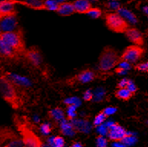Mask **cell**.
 Instances as JSON below:
<instances>
[{"instance_id":"1","label":"cell","mask_w":148,"mask_h":147,"mask_svg":"<svg viewBox=\"0 0 148 147\" xmlns=\"http://www.w3.org/2000/svg\"><path fill=\"white\" fill-rule=\"evenodd\" d=\"M13 122L24 146L44 147L42 141L32 129L30 122L25 116L15 114L13 116Z\"/></svg>"},{"instance_id":"2","label":"cell","mask_w":148,"mask_h":147,"mask_svg":"<svg viewBox=\"0 0 148 147\" xmlns=\"http://www.w3.org/2000/svg\"><path fill=\"white\" fill-rule=\"evenodd\" d=\"M0 94L14 110H19L23 106V100L19 94L18 88L12 83L3 72L0 73Z\"/></svg>"},{"instance_id":"3","label":"cell","mask_w":148,"mask_h":147,"mask_svg":"<svg viewBox=\"0 0 148 147\" xmlns=\"http://www.w3.org/2000/svg\"><path fill=\"white\" fill-rule=\"evenodd\" d=\"M0 38L9 44L17 55L24 56L26 48L24 34L22 29H18L12 31L2 32L0 34Z\"/></svg>"},{"instance_id":"4","label":"cell","mask_w":148,"mask_h":147,"mask_svg":"<svg viewBox=\"0 0 148 147\" xmlns=\"http://www.w3.org/2000/svg\"><path fill=\"white\" fill-rule=\"evenodd\" d=\"M99 68L102 71H108L117 65L120 62L118 53L110 46L105 47L99 56Z\"/></svg>"},{"instance_id":"5","label":"cell","mask_w":148,"mask_h":147,"mask_svg":"<svg viewBox=\"0 0 148 147\" xmlns=\"http://www.w3.org/2000/svg\"><path fill=\"white\" fill-rule=\"evenodd\" d=\"M0 146L2 147H23L19 135L11 127L0 126Z\"/></svg>"},{"instance_id":"6","label":"cell","mask_w":148,"mask_h":147,"mask_svg":"<svg viewBox=\"0 0 148 147\" xmlns=\"http://www.w3.org/2000/svg\"><path fill=\"white\" fill-rule=\"evenodd\" d=\"M105 22L111 31L116 33H125L129 29L128 22L117 12H111L105 16Z\"/></svg>"},{"instance_id":"7","label":"cell","mask_w":148,"mask_h":147,"mask_svg":"<svg viewBox=\"0 0 148 147\" xmlns=\"http://www.w3.org/2000/svg\"><path fill=\"white\" fill-rule=\"evenodd\" d=\"M144 49L137 45H130L125 49L120 57V62H127V63H134L143 57Z\"/></svg>"},{"instance_id":"8","label":"cell","mask_w":148,"mask_h":147,"mask_svg":"<svg viewBox=\"0 0 148 147\" xmlns=\"http://www.w3.org/2000/svg\"><path fill=\"white\" fill-rule=\"evenodd\" d=\"M108 135L111 140L114 141L116 143V142H121L126 136H127L128 133L125 130V129L117 123H113L108 128Z\"/></svg>"},{"instance_id":"9","label":"cell","mask_w":148,"mask_h":147,"mask_svg":"<svg viewBox=\"0 0 148 147\" xmlns=\"http://www.w3.org/2000/svg\"><path fill=\"white\" fill-rule=\"evenodd\" d=\"M24 57L34 67H39L42 62V57L40 51L36 47H31L26 49Z\"/></svg>"},{"instance_id":"10","label":"cell","mask_w":148,"mask_h":147,"mask_svg":"<svg viewBox=\"0 0 148 147\" xmlns=\"http://www.w3.org/2000/svg\"><path fill=\"white\" fill-rule=\"evenodd\" d=\"M15 5L13 1H0V22L5 18L17 15Z\"/></svg>"},{"instance_id":"11","label":"cell","mask_w":148,"mask_h":147,"mask_svg":"<svg viewBox=\"0 0 148 147\" xmlns=\"http://www.w3.org/2000/svg\"><path fill=\"white\" fill-rule=\"evenodd\" d=\"M0 55L1 57H4L5 59L11 60V61H16L20 57L9 44H7L1 38H0Z\"/></svg>"},{"instance_id":"12","label":"cell","mask_w":148,"mask_h":147,"mask_svg":"<svg viewBox=\"0 0 148 147\" xmlns=\"http://www.w3.org/2000/svg\"><path fill=\"white\" fill-rule=\"evenodd\" d=\"M18 22L16 16L7 17L0 22V29L2 32L12 31L18 29Z\"/></svg>"},{"instance_id":"13","label":"cell","mask_w":148,"mask_h":147,"mask_svg":"<svg viewBox=\"0 0 148 147\" xmlns=\"http://www.w3.org/2000/svg\"><path fill=\"white\" fill-rule=\"evenodd\" d=\"M127 38L130 42L134 44V45L140 46L144 44V38L138 29L135 28H129L125 32Z\"/></svg>"},{"instance_id":"14","label":"cell","mask_w":148,"mask_h":147,"mask_svg":"<svg viewBox=\"0 0 148 147\" xmlns=\"http://www.w3.org/2000/svg\"><path fill=\"white\" fill-rule=\"evenodd\" d=\"M4 74L17 88H19V87L29 88L31 86V82L29 81V80L27 79L26 77H22V76H20L16 74H13V73L7 72V71L4 72Z\"/></svg>"},{"instance_id":"15","label":"cell","mask_w":148,"mask_h":147,"mask_svg":"<svg viewBox=\"0 0 148 147\" xmlns=\"http://www.w3.org/2000/svg\"><path fill=\"white\" fill-rule=\"evenodd\" d=\"M15 5H22L25 7L35 10H44L45 9V2L39 0H32V1H13Z\"/></svg>"},{"instance_id":"16","label":"cell","mask_w":148,"mask_h":147,"mask_svg":"<svg viewBox=\"0 0 148 147\" xmlns=\"http://www.w3.org/2000/svg\"><path fill=\"white\" fill-rule=\"evenodd\" d=\"M57 12L62 16H69L75 12L73 2H62L60 3Z\"/></svg>"},{"instance_id":"17","label":"cell","mask_w":148,"mask_h":147,"mask_svg":"<svg viewBox=\"0 0 148 147\" xmlns=\"http://www.w3.org/2000/svg\"><path fill=\"white\" fill-rule=\"evenodd\" d=\"M75 12L87 13L92 8L91 3L87 0H77L73 2Z\"/></svg>"},{"instance_id":"18","label":"cell","mask_w":148,"mask_h":147,"mask_svg":"<svg viewBox=\"0 0 148 147\" xmlns=\"http://www.w3.org/2000/svg\"><path fill=\"white\" fill-rule=\"evenodd\" d=\"M95 74L91 70H84L78 74L76 79L78 82L82 83H86L92 81L95 79Z\"/></svg>"},{"instance_id":"19","label":"cell","mask_w":148,"mask_h":147,"mask_svg":"<svg viewBox=\"0 0 148 147\" xmlns=\"http://www.w3.org/2000/svg\"><path fill=\"white\" fill-rule=\"evenodd\" d=\"M117 13L119 14L120 16H121L124 19H125L127 22L132 23V24H135L137 22V18L136 17L134 14L132 12H130L128 9L121 7L118 10H117Z\"/></svg>"},{"instance_id":"20","label":"cell","mask_w":148,"mask_h":147,"mask_svg":"<svg viewBox=\"0 0 148 147\" xmlns=\"http://www.w3.org/2000/svg\"><path fill=\"white\" fill-rule=\"evenodd\" d=\"M116 97L117 98L123 100V101H128L130 100L134 95V93H132L127 88H119L116 91Z\"/></svg>"},{"instance_id":"21","label":"cell","mask_w":148,"mask_h":147,"mask_svg":"<svg viewBox=\"0 0 148 147\" xmlns=\"http://www.w3.org/2000/svg\"><path fill=\"white\" fill-rule=\"evenodd\" d=\"M61 129H62V133L67 136H72L75 134V129H74L72 124L69 123L68 121L64 120L61 124Z\"/></svg>"},{"instance_id":"22","label":"cell","mask_w":148,"mask_h":147,"mask_svg":"<svg viewBox=\"0 0 148 147\" xmlns=\"http://www.w3.org/2000/svg\"><path fill=\"white\" fill-rule=\"evenodd\" d=\"M72 126H73L74 129H77V130H80L82 132H88L90 130V125L88 123L85 122V121L80 120H77L74 121L73 123H72Z\"/></svg>"},{"instance_id":"23","label":"cell","mask_w":148,"mask_h":147,"mask_svg":"<svg viewBox=\"0 0 148 147\" xmlns=\"http://www.w3.org/2000/svg\"><path fill=\"white\" fill-rule=\"evenodd\" d=\"M49 145L51 147H64V139L62 136H56L51 137L49 139Z\"/></svg>"},{"instance_id":"24","label":"cell","mask_w":148,"mask_h":147,"mask_svg":"<svg viewBox=\"0 0 148 147\" xmlns=\"http://www.w3.org/2000/svg\"><path fill=\"white\" fill-rule=\"evenodd\" d=\"M45 9L50 10V11H56L57 12L60 3L62 1H55V0H46L45 1Z\"/></svg>"},{"instance_id":"25","label":"cell","mask_w":148,"mask_h":147,"mask_svg":"<svg viewBox=\"0 0 148 147\" xmlns=\"http://www.w3.org/2000/svg\"><path fill=\"white\" fill-rule=\"evenodd\" d=\"M49 114L50 116L54 118L56 120H62L64 119V113H63V110L59 107L55 108L53 110H51L50 112H49Z\"/></svg>"},{"instance_id":"26","label":"cell","mask_w":148,"mask_h":147,"mask_svg":"<svg viewBox=\"0 0 148 147\" xmlns=\"http://www.w3.org/2000/svg\"><path fill=\"white\" fill-rule=\"evenodd\" d=\"M107 116L104 114L103 111L101 112L100 113L97 115V116H95V120H94V126H101L103 124V123L105 120V119H106Z\"/></svg>"},{"instance_id":"27","label":"cell","mask_w":148,"mask_h":147,"mask_svg":"<svg viewBox=\"0 0 148 147\" xmlns=\"http://www.w3.org/2000/svg\"><path fill=\"white\" fill-rule=\"evenodd\" d=\"M86 14H88V15L91 16V18H99L101 16L102 11L100 9H98V8H93L92 7Z\"/></svg>"},{"instance_id":"28","label":"cell","mask_w":148,"mask_h":147,"mask_svg":"<svg viewBox=\"0 0 148 147\" xmlns=\"http://www.w3.org/2000/svg\"><path fill=\"white\" fill-rule=\"evenodd\" d=\"M64 103L68 104L69 106L74 105L75 107H77L81 104V101L77 97H71V98H68L64 101Z\"/></svg>"},{"instance_id":"29","label":"cell","mask_w":148,"mask_h":147,"mask_svg":"<svg viewBox=\"0 0 148 147\" xmlns=\"http://www.w3.org/2000/svg\"><path fill=\"white\" fill-rule=\"evenodd\" d=\"M97 147H107L108 146V142L104 136H99L97 138Z\"/></svg>"},{"instance_id":"30","label":"cell","mask_w":148,"mask_h":147,"mask_svg":"<svg viewBox=\"0 0 148 147\" xmlns=\"http://www.w3.org/2000/svg\"><path fill=\"white\" fill-rule=\"evenodd\" d=\"M76 107L74 105H70L68 107V116L69 119H73L76 116Z\"/></svg>"},{"instance_id":"31","label":"cell","mask_w":148,"mask_h":147,"mask_svg":"<svg viewBox=\"0 0 148 147\" xmlns=\"http://www.w3.org/2000/svg\"><path fill=\"white\" fill-rule=\"evenodd\" d=\"M135 69L143 71V72H148V62L137 64L135 67Z\"/></svg>"},{"instance_id":"32","label":"cell","mask_w":148,"mask_h":147,"mask_svg":"<svg viewBox=\"0 0 148 147\" xmlns=\"http://www.w3.org/2000/svg\"><path fill=\"white\" fill-rule=\"evenodd\" d=\"M41 131L43 134H45V135H48V134L50 133L51 132V127L49 124L47 123H45V124H42L41 126Z\"/></svg>"},{"instance_id":"33","label":"cell","mask_w":148,"mask_h":147,"mask_svg":"<svg viewBox=\"0 0 148 147\" xmlns=\"http://www.w3.org/2000/svg\"><path fill=\"white\" fill-rule=\"evenodd\" d=\"M98 133H100V135L102 136H105L106 134H108V129L105 125H101L98 126Z\"/></svg>"},{"instance_id":"34","label":"cell","mask_w":148,"mask_h":147,"mask_svg":"<svg viewBox=\"0 0 148 147\" xmlns=\"http://www.w3.org/2000/svg\"><path fill=\"white\" fill-rule=\"evenodd\" d=\"M116 111H117V109H116V108L108 107L103 110V113H104V114L106 115L107 116H111V115L114 114V113H116Z\"/></svg>"},{"instance_id":"35","label":"cell","mask_w":148,"mask_h":147,"mask_svg":"<svg viewBox=\"0 0 148 147\" xmlns=\"http://www.w3.org/2000/svg\"><path fill=\"white\" fill-rule=\"evenodd\" d=\"M108 8H111L112 9H116L117 11L121 8L120 4L117 2H109L108 3Z\"/></svg>"},{"instance_id":"36","label":"cell","mask_w":148,"mask_h":147,"mask_svg":"<svg viewBox=\"0 0 148 147\" xmlns=\"http://www.w3.org/2000/svg\"><path fill=\"white\" fill-rule=\"evenodd\" d=\"M104 91L103 89H97L96 92L95 93V97L97 100H101L102 97L104 96Z\"/></svg>"},{"instance_id":"37","label":"cell","mask_w":148,"mask_h":147,"mask_svg":"<svg viewBox=\"0 0 148 147\" xmlns=\"http://www.w3.org/2000/svg\"><path fill=\"white\" fill-rule=\"evenodd\" d=\"M93 97H94V94H92V92H91L90 90H88L87 91H85V93L84 94V97H84V101H91V100H92Z\"/></svg>"},{"instance_id":"38","label":"cell","mask_w":148,"mask_h":147,"mask_svg":"<svg viewBox=\"0 0 148 147\" xmlns=\"http://www.w3.org/2000/svg\"><path fill=\"white\" fill-rule=\"evenodd\" d=\"M127 88L128 90H130L131 92L134 93V94L135 91L137 90V88H136V86L134 85V83H133V81H130V80H129L128 83H127Z\"/></svg>"},{"instance_id":"39","label":"cell","mask_w":148,"mask_h":147,"mask_svg":"<svg viewBox=\"0 0 148 147\" xmlns=\"http://www.w3.org/2000/svg\"><path fill=\"white\" fill-rule=\"evenodd\" d=\"M129 80L127 79H123L121 81H120L118 83V88H127V83H128Z\"/></svg>"},{"instance_id":"40","label":"cell","mask_w":148,"mask_h":147,"mask_svg":"<svg viewBox=\"0 0 148 147\" xmlns=\"http://www.w3.org/2000/svg\"><path fill=\"white\" fill-rule=\"evenodd\" d=\"M119 67L120 68H124V70H129L130 69V65L129 63L127 62H121V63H119Z\"/></svg>"},{"instance_id":"41","label":"cell","mask_w":148,"mask_h":147,"mask_svg":"<svg viewBox=\"0 0 148 147\" xmlns=\"http://www.w3.org/2000/svg\"><path fill=\"white\" fill-rule=\"evenodd\" d=\"M115 72L117 73V74H119V75H124V74H126L127 70H124V68L118 67V68H117L115 69Z\"/></svg>"},{"instance_id":"42","label":"cell","mask_w":148,"mask_h":147,"mask_svg":"<svg viewBox=\"0 0 148 147\" xmlns=\"http://www.w3.org/2000/svg\"><path fill=\"white\" fill-rule=\"evenodd\" d=\"M71 147H83V146H82V145L80 143H74Z\"/></svg>"},{"instance_id":"43","label":"cell","mask_w":148,"mask_h":147,"mask_svg":"<svg viewBox=\"0 0 148 147\" xmlns=\"http://www.w3.org/2000/svg\"><path fill=\"white\" fill-rule=\"evenodd\" d=\"M144 11L146 14H148V7H144Z\"/></svg>"},{"instance_id":"44","label":"cell","mask_w":148,"mask_h":147,"mask_svg":"<svg viewBox=\"0 0 148 147\" xmlns=\"http://www.w3.org/2000/svg\"><path fill=\"white\" fill-rule=\"evenodd\" d=\"M2 30H1V29H0V34H1V33H2Z\"/></svg>"},{"instance_id":"45","label":"cell","mask_w":148,"mask_h":147,"mask_svg":"<svg viewBox=\"0 0 148 147\" xmlns=\"http://www.w3.org/2000/svg\"><path fill=\"white\" fill-rule=\"evenodd\" d=\"M0 147H2V146H0Z\"/></svg>"}]
</instances>
